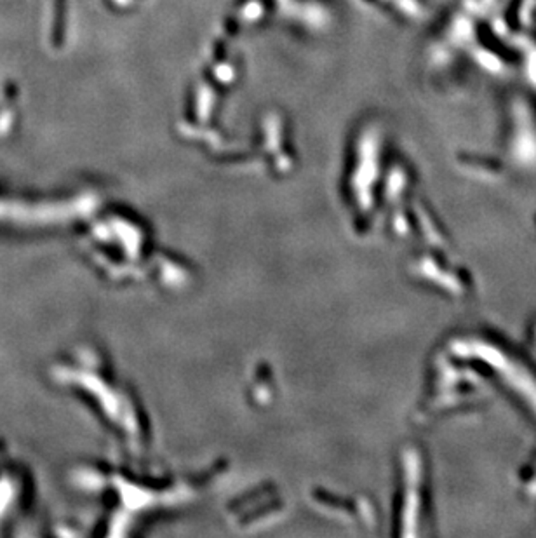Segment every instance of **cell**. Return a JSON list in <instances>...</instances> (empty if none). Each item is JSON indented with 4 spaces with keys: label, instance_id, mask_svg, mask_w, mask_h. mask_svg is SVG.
<instances>
[{
    "label": "cell",
    "instance_id": "obj_1",
    "mask_svg": "<svg viewBox=\"0 0 536 538\" xmlns=\"http://www.w3.org/2000/svg\"><path fill=\"white\" fill-rule=\"evenodd\" d=\"M52 381L63 388L79 392L87 397L92 406L98 408L108 424L115 425L121 436H132L136 432L131 427V406L125 396L105 375L103 364L89 350H75L56 361L51 366Z\"/></svg>",
    "mask_w": 536,
    "mask_h": 538
},
{
    "label": "cell",
    "instance_id": "obj_2",
    "mask_svg": "<svg viewBox=\"0 0 536 538\" xmlns=\"http://www.w3.org/2000/svg\"><path fill=\"white\" fill-rule=\"evenodd\" d=\"M84 211L77 201L23 199L0 194V230H44L70 223Z\"/></svg>",
    "mask_w": 536,
    "mask_h": 538
},
{
    "label": "cell",
    "instance_id": "obj_3",
    "mask_svg": "<svg viewBox=\"0 0 536 538\" xmlns=\"http://www.w3.org/2000/svg\"><path fill=\"white\" fill-rule=\"evenodd\" d=\"M28 470L19 460L0 451V535L16 526L30 500Z\"/></svg>",
    "mask_w": 536,
    "mask_h": 538
}]
</instances>
